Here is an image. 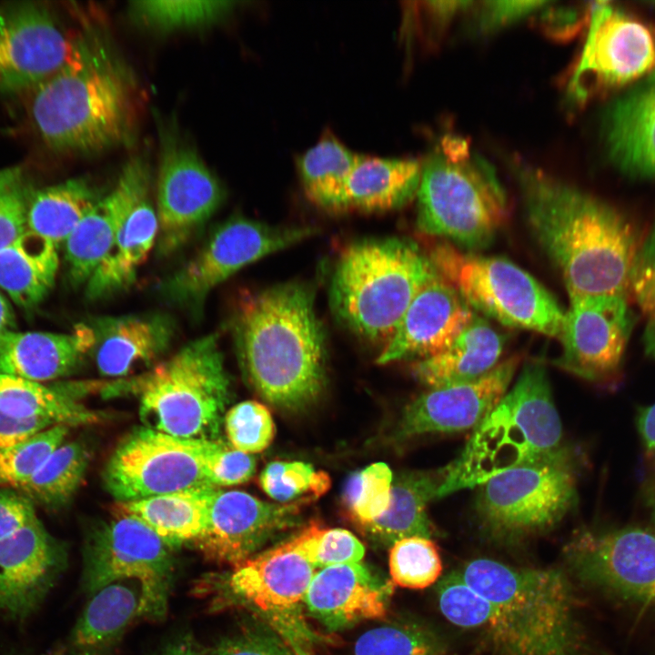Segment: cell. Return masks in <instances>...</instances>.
I'll list each match as a JSON object with an SVG mask.
<instances>
[{"label": "cell", "mask_w": 655, "mask_h": 655, "mask_svg": "<svg viewBox=\"0 0 655 655\" xmlns=\"http://www.w3.org/2000/svg\"><path fill=\"white\" fill-rule=\"evenodd\" d=\"M635 323L628 297H569L559 336L561 352L554 365L602 388H618Z\"/></svg>", "instance_id": "2e32d148"}, {"label": "cell", "mask_w": 655, "mask_h": 655, "mask_svg": "<svg viewBox=\"0 0 655 655\" xmlns=\"http://www.w3.org/2000/svg\"><path fill=\"white\" fill-rule=\"evenodd\" d=\"M299 511L297 502L268 503L244 491L217 488L209 498L206 527L193 545L207 559L234 567L295 525Z\"/></svg>", "instance_id": "ffe728a7"}, {"label": "cell", "mask_w": 655, "mask_h": 655, "mask_svg": "<svg viewBox=\"0 0 655 655\" xmlns=\"http://www.w3.org/2000/svg\"><path fill=\"white\" fill-rule=\"evenodd\" d=\"M217 488H204L116 501L113 512L131 516L156 532L173 549L192 544L204 530L211 492ZM218 489V488H217Z\"/></svg>", "instance_id": "e575fe53"}, {"label": "cell", "mask_w": 655, "mask_h": 655, "mask_svg": "<svg viewBox=\"0 0 655 655\" xmlns=\"http://www.w3.org/2000/svg\"><path fill=\"white\" fill-rule=\"evenodd\" d=\"M92 353L99 373L121 378L164 355L176 334L175 320L166 313L153 312L94 318Z\"/></svg>", "instance_id": "4316f807"}, {"label": "cell", "mask_w": 655, "mask_h": 655, "mask_svg": "<svg viewBox=\"0 0 655 655\" xmlns=\"http://www.w3.org/2000/svg\"><path fill=\"white\" fill-rule=\"evenodd\" d=\"M509 166L533 237L559 270L569 297L629 296L641 240L622 212L523 160Z\"/></svg>", "instance_id": "7a4b0ae2"}, {"label": "cell", "mask_w": 655, "mask_h": 655, "mask_svg": "<svg viewBox=\"0 0 655 655\" xmlns=\"http://www.w3.org/2000/svg\"><path fill=\"white\" fill-rule=\"evenodd\" d=\"M156 210L148 195L134 207L108 254L86 284V296L98 300L129 287L156 241Z\"/></svg>", "instance_id": "4dcf8cb0"}, {"label": "cell", "mask_w": 655, "mask_h": 655, "mask_svg": "<svg viewBox=\"0 0 655 655\" xmlns=\"http://www.w3.org/2000/svg\"><path fill=\"white\" fill-rule=\"evenodd\" d=\"M394 586L361 561L326 567L316 571L305 609L328 630H342L385 618Z\"/></svg>", "instance_id": "d4e9b609"}, {"label": "cell", "mask_w": 655, "mask_h": 655, "mask_svg": "<svg viewBox=\"0 0 655 655\" xmlns=\"http://www.w3.org/2000/svg\"><path fill=\"white\" fill-rule=\"evenodd\" d=\"M360 157L334 137L319 140L297 160L307 196L328 212L347 211V182Z\"/></svg>", "instance_id": "74e56055"}, {"label": "cell", "mask_w": 655, "mask_h": 655, "mask_svg": "<svg viewBox=\"0 0 655 655\" xmlns=\"http://www.w3.org/2000/svg\"><path fill=\"white\" fill-rule=\"evenodd\" d=\"M548 1H488L481 8L479 26L489 32L508 25L543 8Z\"/></svg>", "instance_id": "11a10c76"}, {"label": "cell", "mask_w": 655, "mask_h": 655, "mask_svg": "<svg viewBox=\"0 0 655 655\" xmlns=\"http://www.w3.org/2000/svg\"><path fill=\"white\" fill-rule=\"evenodd\" d=\"M150 173L139 157L123 168L116 186L84 215L64 243L68 281L86 284L108 254L128 215L148 195Z\"/></svg>", "instance_id": "603a6c76"}, {"label": "cell", "mask_w": 655, "mask_h": 655, "mask_svg": "<svg viewBox=\"0 0 655 655\" xmlns=\"http://www.w3.org/2000/svg\"><path fill=\"white\" fill-rule=\"evenodd\" d=\"M545 366L526 363L513 387L474 428L446 467L438 498L477 487L492 476L569 451Z\"/></svg>", "instance_id": "5b68a950"}, {"label": "cell", "mask_w": 655, "mask_h": 655, "mask_svg": "<svg viewBox=\"0 0 655 655\" xmlns=\"http://www.w3.org/2000/svg\"><path fill=\"white\" fill-rule=\"evenodd\" d=\"M141 590L136 582L122 580L92 595L73 629L70 644L109 647L135 620L140 618Z\"/></svg>", "instance_id": "d590c367"}, {"label": "cell", "mask_w": 655, "mask_h": 655, "mask_svg": "<svg viewBox=\"0 0 655 655\" xmlns=\"http://www.w3.org/2000/svg\"><path fill=\"white\" fill-rule=\"evenodd\" d=\"M58 249L52 242L26 229L0 249V287L20 307L37 306L55 285Z\"/></svg>", "instance_id": "836d02e7"}, {"label": "cell", "mask_w": 655, "mask_h": 655, "mask_svg": "<svg viewBox=\"0 0 655 655\" xmlns=\"http://www.w3.org/2000/svg\"><path fill=\"white\" fill-rule=\"evenodd\" d=\"M392 483V471L383 462L373 463L349 477L343 499L358 528L378 519L388 510Z\"/></svg>", "instance_id": "ee69618b"}, {"label": "cell", "mask_w": 655, "mask_h": 655, "mask_svg": "<svg viewBox=\"0 0 655 655\" xmlns=\"http://www.w3.org/2000/svg\"><path fill=\"white\" fill-rule=\"evenodd\" d=\"M70 428L55 425L28 440L0 449V488L17 489L65 442Z\"/></svg>", "instance_id": "f6af8a7d"}, {"label": "cell", "mask_w": 655, "mask_h": 655, "mask_svg": "<svg viewBox=\"0 0 655 655\" xmlns=\"http://www.w3.org/2000/svg\"><path fill=\"white\" fill-rule=\"evenodd\" d=\"M228 443L247 454L265 450L273 441L276 428L268 408L255 400L232 407L224 417Z\"/></svg>", "instance_id": "c3c4849f"}, {"label": "cell", "mask_w": 655, "mask_h": 655, "mask_svg": "<svg viewBox=\"0 0 655 655\" xmlns=\"http://www.w3.org/2000/svg\"><path fill=\"white\" fill-rule=\"evenodd\" d=\"M109 647H79L69 643L56 648L47 655H112Z\"/></svg>", "instance_id": "680465c9"}, {"label": "cell", "mask_w": 655, "mask_h": 655, "mask_svg": "<svg viewBox=\"0 0 655 655\" xmlns=\"http://www.w3.org/2000/svg\"><path fill=\"white\" fill-rule=\"evenodd\" d=\"M89 460L86 444L64 442L17 490L42 506L61 507L80 487Z\"/></svg>", "instance_id": "f35d334b"}, {"label": "cell", "mask_w": 655, "mask_h": 655, "mask_svg": "<svg viewBox=\"0 0 655 655\" xmlns=\"http://www.w3.org/2000/svg\"><path fill=\"white\" fill-rule=\"evenodd\" d=\"M33 91L34 125L55 150L97 153L129 138L131 77L98 42L77 41L67 64Z\"/></svg>", "instance_id": "277c9868"}, {"label": "cell", "mask_w": 655, "mask_h": 655, "mask_svg": "<svg viewBox=\"0 0 655 655\" xmlns=\"http://www.w3.org/2000/svg\"><path fill=\"white\" fill-rule=\"evenodd\" d=\"M448 644L434 629L411 620L373 628L356 641L353 655H447Z\"/></svg>", "instance_id": "ab89813d"}, {"label": "cell", "mask_w": 655, "mask_h": 655, "mask_svg": "<svg viewBox=\"0 0 655 655\" xmlns=\"http://www.w3.org/2000/svg\"><path fill=\"white\" fill-rule=\"evenodd\" d=\"M225 197L217 177L174 134L162 136L156 186V253L180 249L214 215Z\"/></svg>", "instance_id": "ac0fdd59"}, {"label": "cell", "mask_w": 655, "mask_h": 655, "mask_svg": "<svg viewBox=\"0 0 655 655\" xmlns=\"http://www.w3.org/2000/svg\"><path fill=\"white\" fill-rule=\"evenodd\" d=\"M507 338L475 312L460 333L440 351L418 359L415 378L429 388L477 379L499 362Z\"/></svg>", "instance_id": "f1b7e54d"}, {"label": "cell", "mask_w": 655, "mask_h": 655, "mask_svg": "<svg viewBox=\"0 0 655 655\" xmlns=\"http://www.w3.org/2000/svg\"><path fill=\"white\" fill-rule=\"evenodd\" d=\"M173 548L140 520L114 513L91 529L83 549L82 587L92 595L111 583L136 582L140 618L165 619L175 579Z\"/></svg>", "instance_id": "7c38bea8"}, {"label": "cell", "mask_w": 655, "mask_h": 655, "mask_svg": "<svg viewBox=\"0 0 655 655\" xmlns=\"http://www.w3.org/2000/svg\"><path fill=\"white\" fill-rule=\"evenodd\" d=\"M390 580L410 590H423L438 581L442 560L436 543L413 536L396 541L389 549Z\"/></svg>", "instance_id": "b9f144b4"}, {"label": "cell", "mask_w": 655, "mask_h": 655, "mask_svg": "<svg viewBox=\"0 0 655 655\" xmlns=\"http://www.w3.org/2000/svg\"><path fill=\"white\" fill-rule=\"evenodd\" d=\"M235 5L233 1H134L129 10L144 25L169 32L210 25L225 17Z\"/></svg>", "instance_id": "60d3db41"}, {"label": "cell", "mask_w": 655, "mask_h": 655, "mask_svg": "<svg viewBox=\"0 0 655 655\" xmlns=\"http://www.w3.org/2000/svg\"><path fill=\"white\" fill-rule=\"evenodd\" d=\"M440 590V612L479 633L497 655H595L559 569L519 568L479 558Z\"/></svg>", "instance_id": "6da1fadb"}, {"label": "cell", "mask_w": 655, "mask_h": 655, "mask_svg": "<svg viewBox=\"0 0 655 655\" xmlns=\"http://www.w3.org/2000/svg\"><path fill=\"white\" fill-rule=\"evenodd\" d=\"M218 439V438H217ZM217 439H188L141 427L116 447L103 482L116 501L214 488L207 464Z\"/></svg>", "instance_id": "5bb4252c"}, {"label": "cell", "mask_w": 655, "mask_h": 655, "mask_svg": "<svg viewBox=\"0 0 655 655\" xmlns=\"http://www.w3.org/2000/svg\"><path fill=\"white\" fill-rule=\"evenodd\" d=\"M655 70V30L609 2L591 6L589 34L569 81L574 97L638 82Z\"/></svg>", "instance_id": "e0dca14e"}, {"label": "cell", "mask_w": 655, "mask_h": 655, "mask_svg": "<svg viewBox=\"0 0 655 655\" xmlns=\"http://www.w3.org/2000/svg\"><path fill=\"white\" fill-rule=\"evenodd\" d=\"M421 164L414 159L361 156L346 186L347 211L385 212L417 196Z\"/></svg>", "instance_id": "d6a6232c"}, {"label": "cell", "mask_w": 655, "mask_h": 655, "mask_svg": "<svg viewBox=\"0 0 655 655\" xmlns=\"http://www.w3.org/2000/svg\"><path fill=\"white\" fill-rule=\"evenodd\" d=\"M159 655H209L190 635L176 638L168 642Z\"/></svg>", "instance_id": "6f0895ef"}, {"label": "cell", "mask_w": 655, "mask_h": 655, "mask_svg": "<svg viewBox=\"0 0 655 655\" xmlns=\"http://www.w3.org/2000/svg\"><path fill=\"white\" fill-rule=\"evenodd\" d=\"M99 198L96 189L82 178L37 190L28 203L26 229L60 247Z\"/></svg>", "instance_id": "8d00e7d4"}, {"label": "cell", "mask_w": 655, "mask_h": 655, "mask_svg": "<svg viewBox=\"0 0 655 655\" xmlns=\"http://www.w3.org/2000/svg\"><path fill=\"white\" fill-rule=\"evenodd\" d=\"M428 256L473 311L507 327L559 338L565 310L518 265L505 257L465 251L443 240Z\"/></svg>", "instance_id": "30bf717a"}, {"label": "cell", "mask_w": 655, "mask_h": 655, "mask_svg": "<svg viewBox=\"0 0 655 655\" xmlns=\"http://www.w3.org/2000/svg\"><path fill=\"white\" fill-rule=\"evenodd\" d=\"M629 293L632 294L644 318L641 338L644 353L655 360V217L636 253Z\"/></svg>", "instance_id": "7dc6e473"}, {"label": "cell", "mask_w": 655, "mask_h": 655, "mask_svg": "<svg viewBox=\"0 0 655 655\" xmlns=\"http://www.w3.org/2000/svg\"><path fill=\"white\" fill-rule=\"evenodd\" d=\"M64 547L35 519L0 539V614L24 621L66 568Z\"/></svg>", "instance_id": "7402d4cb"}, {"label": "cell", "mask_w": 655, "mask_h": 655, "mask_svg": "<svg viewBox=\"0 0 655 655\" xmlns=\"http://www.w3.org/2000/svg\"><path fill=\"white\" fill-rule=\"evenodd\" d=\"M76 44L43 5L0 6V93L34 90L67 64Z\"/></svg>", "instance_id": "d6986e66"}, {"label": "cell", "mask_w": 655, "mask_h": 655, "mask_svg": "<svg viewBox=\"0 0 655 655\" xmlns=\"http://www.w3.org/2000/svg\"><path fill=\"white\" fill-rule=\"evenodd\" d=\"M31 195L20 167L0 169V249L26 230V212Z\"/></svg>", "instance_id": "681fc988"}, {"label": "cell", "mask_w": 655, "mask_h": 655, "mask_svg": "<svg viewBox=\"0 0 655 655\" xmlns=\"http://www.w3.org/2000/svg\"><path fill=\"white\" fill-rule=\"evenodd\" d=\"M572 575L599 592L641 610H655V518L586 529L565 547Z\"/></svg>", "instance_id": "4fadbf2b"}, {"label": "cell", "mask_w": 655, "mask_h": 655, "mask_svg": "<svg viewBox=\"0 0 655 655\" xmlns=\"http://www.w3.org/2000/svg\"><path fill=\"white\" fill-rule=\"evenodd\" d=\"M263 491L280 504L317 499L330 488L328 473L302 461H272L258 478Z\"/></svg>", "instance_id": "7bdbcfd3"}, {"label": "cell", "mask_w": 655, "mask_h": 655, "mask_svg": "<svg viewBox=\"0 0 655 655\" xmlns=\"http://www.w3.org/2000/svg\"><path fill=\"white\" fill-rule=\"evenodd\" d=\"M446 467L435 471H408L392 483L388 510L377 520L359 527L373 542L391 547L396 541L413 536L431 539L436 529L427 513L428 503L438 498Z\"/></svg>", "instance_id": "f546056e"}, {"label": "cell", "mask_w": 655, "mask_h": 655, "mask_svg": "<svg viewBox=\"0 0 655 655\" xmlns=\"http://www.w3.org/2000/svg\"><path fill=\"white\" fill-rule=\"evenodd\" d=\"M417 227L469 252L487 247L508 217L494 166L459 136H442L421 164Z\"/></svg>", "instance_id": "8992f818"}, {"label": "cell", "mask_w": 655, "mask_h": 655, "mask_svg": "<svg viewBox=\"0 0 655 655\" xmlns=\"http://www.w3.org/2000/svg\"><path fill=\"white\" fill-rule=\"evenodd\" d=\"M95 334L79 323L69 333L17 332L0 335V374L45 382L73 373L92 353Z\"/></svg>", "instance_id": "83f0119b"}, {"label": "cell", "mask_w": 655, "mask_h": 655, "mask_svg": "<svg viewBox=\"0 0 655 655\" xmlns=\"http://www.w3.org/2000/svg\"><path fill=\"white\" fill-rule=\"evenodd\" d=\"M572 451L498 473L479 484L476 511L488 535L516 541L552 528L577 500Z\"/></svg>", "instance_id": "8fae6325"}, {"label": "cell", "mask_w": 655, "mask_h": 655, "mask_svg": "<svg viewBox=\"0 0 655 655\" xmlns=\"http://www.w3.org/2000/svg\"><path fill=\"white\" fill-rule=\"evenodd\" d=\"M601 126L612 166L627 177L655 182V70L607 106Z\"/></svg>", "instance_id": "484cf974"}, {"label": "cell", "mask_w": 655, "mask_h": 655, "mask_svg": "<svg viewBox=\"0 0 655 655\" xmlns=\"http://www.w3.org/2000/svg\"><path fill=\"white\" fill-rule=\"evenodd\" d=\"M317 570L292 538L229 571L206 576L197 589L213 610L246 609L276 631L297 655H314L320 638L306 620L304 602Z\"/></svg>", "instance_id": "9c48e42d"}, {"label": "cell", "mask_w": 655, "mask_h": 655, "mask_svg": "<svg viewBox=\"0 0 655 655\" xmlns=\"http://www.w3.org/2000/svg\"><path fill=\"white\" fill-rule=\"evenodd\" d=\"M316 233L310 227H275L234 217L219 225L197 253L159 286L163 298L195 316L208 294L244 267Z\"/></svg>", "instance_id": "9a60e30c"}, {"label": "cell", "mask_w": 655, "mask_h": 655, "mask_svg": "<svg viewBox=\"0 0 655 655\" xmlns=\"http://www.w3.org/2000/svg\"><path fill=\"white\" fill-rule=\"evenodd\" d=\"M519 362L511 357L477 379L428 388L406 407L396 438L476 428L508 391Z\"/></svg>", "instance_id": "44dd1931"}, {"label": "cell", "mask_w": 655, "mask_h": 655, "mask_svg": "<svg viewBox=\"0 0 655 655\" xmlns=\"http://www.w3.org/2000/svg\"><path fill=\"white\" fill-rule=\"evenodd\" d=\"M474 314L435 269L410 302L377 362L383 365L433 355L450 344Z\"/></svg>", "instance_id": "cb8c5ba5"}, {"label": "cell", "mask_w": 655, "mask_h": 655, "mask_svg": "<svg viewBox=\"0 0 655 655\" xmlns=\"http://www.w3.org/2000/svg\"><path fill=\"white\" fill-rule=\"evenodd\" d=\"M434 271L428 256L408 239L358 240L337 260L329 287L330 307L356 335L387 342Z\"/></svg>", "instance_id": "52a82bcc"}, {"label": "cell", "mask_w": 655, "mask_h": 655, "mask_svg": "<svg viewBox=\"0 0 655 655\" xmlns=\"http://www.w3.org/2000/svg\"><path fill=\"white\" fill-rule=\"evenodd\" d=\"M214 655H297L291 647L261 620L221 640Z\"/></svg>", "instance_id": "f907efd6"}, {"label": "cell", "mask_w": 655, "mask_h": 655, "mask_svg": "<svg viewBox=\"0 0 655 655\" xmlns=\"http://www.w3.org/2000/svg\"><path fill=\"white\" fill-rule=\"evenodd\" d=\"M110 387L138 395L146 427L188 439L219 438L231 393L217 333L188 342L151 370Z\"/></svg>", "instance_id": "ba28073f"}, {"label": "cell", "mask_w": 655, "mask_h": 655, "mask_svg": "<svg viewBox=\"0 0 655 655\" xmlns=\"http://www.w3.org/2000/svg\"><path fill=\"white\" fill-rule=\"evenodd\" d=\"M635 425L640 440L644 468L642 499L650 516L655 518V402L638 408Z\"/></svg>", "instance_id": "f5cc1de1"}, {"label": "cell", "mask_w": 655, "mask_h": 655, "mask_svg": "<svg viewBox=\"0 0 655 655\" xmlns=\"http://www.w3.org/2000/svg\"><path fill=\"white\" fill-rule=\"evenodd\" d=\"M37 519L34 502L19 490L0 488V539Z\"/></svg>", "instance_id": "db71d44e"}, {"label": "cell", "mask_w": 655, "mask_h": 655, "mask_svg": "<svg viewBox=\"0 0 655 655\" xmlns=\"http://www.w3.org/2000/svg\"><path fill=\"white\" fill-rule=\"evenodd\" d=\"M306 559L317 569L360 562L363 543L349 530L311 523L293 537Z\"/></svg>", "instance_id": "bcb514c9"}, {"label": "cell", "mask_w": 655, "mask_h": 655, "mask_svg": "<svg viewBox=\"0 0 655 655\" xmlns=\"http://www.w3.org/2000/svg\"><path fill=\"white\" fill-rule=\"evenodd\" d=\"M313 289L300 282L272 286L240 299L232 335L249 384L273 406L298 411L320 395L326 339Z\"/></svg>", "instance_id": "3957f363"}, {"label": "cell", "mask_w": 655, "mask_h": 655, "mask_svg": "<svg viewBox=\"0 0 655 655\" xmlns=\"http://www.w3.org/2000/svg\"><path fill=\"white\" fill-rule=\"evenodd\" d=\"M53 426L45 418H19L0 411V449L23 443Z\"/></svg>", "instance_id": "9f6ffc18"}, {"label": "cell", "mask_w": 655, "mask_h": 655, "mask_svg": "<svg viewBox=\"0 0 655 655\" xmlns=\"http://www.w3.org/2000/svg\"><path fill=\"white\" fill-rule=\"evenodd\" d=\"M256 458L233 448L218 438L209 457L207 473L214 488L239 485L248 481L255 474Z\"/></svg>", "instance_id": "816d5d0a"}, {"label": "cell", "mask_w": 655, "mask_h": 655, "mask_svg": "<svg viewBox=\"0 0 655 655\" xmlns=\"http://www.w3.org/2000/svg\"><path fill=\"white\" fill-rule=\"evenodd\" d=\"M14 325V311L9 302L0 294V335L5 331L12 330Z\"/></svg>", "instance_id": "91938a15"}, {"label": "cell", "mask_w": 655, "mask_h": 655, "mask_svg": "<svg viewBox=\"0 0 655 655\" xmlns=\"http://www.w3.org/2000/svg\"><path fill=\"white\" fill-rule=\"evenodd\" d=\"M92 389L91 381L43 382L0 374V411L19 418H45L69 428L102 420L101 414L86 408L77 398Z\"/></svg>", "instance_id": "1f68e13d"}]
</instances>
